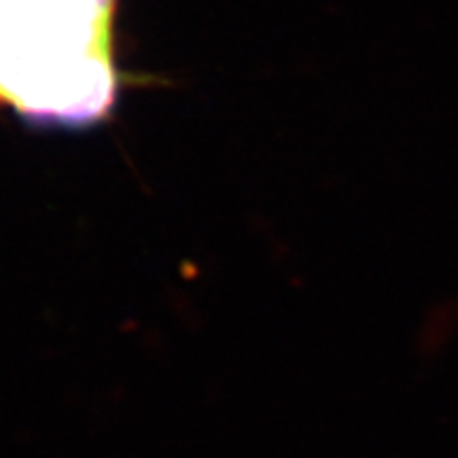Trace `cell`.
<instances>
[{
    "mask_svg": "<svg viewBox=\"0 0 458 458\" xmlns=\"http://www.w3.org/2000/svg\"><path fill=\"white\" fill-rule=\"evenodd\" d=\"M119 0H0V105L41 125L88 128L119 98Z\"/></svg>",
    "mask_w": 458,
    "mask_h": 458,
    "instance_id": "6da1fadb",
    "label": "cell"
},
{
    "mask_svg": "<svg viewBox=\"0 0 458 458\" xmlns=\"http://www.w3.org/2000/svg\"><path fill=\"white\" fill-rule=\"evenodd\" d=\"M458 337V297H445L422 314L416 329V346L425 357L448 351Z\"/></svg>",
    "mask_w": 458,
    "mask_h": 458,
    "instance_id": "7a4b0ae2",
    "label": "cell"
}]
</instances>
